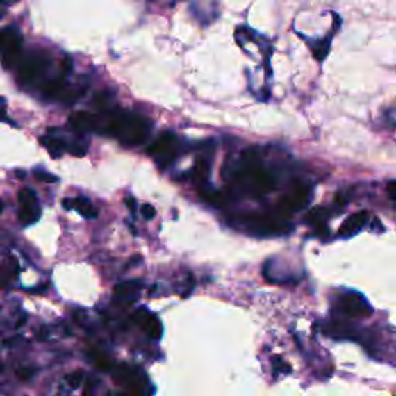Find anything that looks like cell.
I'll return each mask as SVG.
<instances>
[{"label": "cell", "instance_id": "obj_4", "mask_svg": "<svg viewBox=\"0 0 396 396\" xmlns=\"http://www.w3.org/2000/svg\"><path fill=\"white\" fill-rule=\"evenodd\" d=\"M181 152V141L174 132H165L147 147V154L152 156L156 165L166 169L176 160Z\"/></svg>", "mask_w": 396, "mask_h": 396}, {"label": "cell", "instance_id": "obj_19", "mask_svg": "<svg viewBox=\"0 0 396 396\" xmlns=\"http://www.w3.org/2000/svg\"><path fill=\"white\" fill-rule=\"evenodd\" d=\"M88 356H90V359L93 361V364L97 365V368H99V370H102V372H108L113 368V365H112L113 363L106 356V353L98 352V350H92L90 353H88Z\"/></svg>", "mask_w": 396, "mask_h": 396}, {"label": "cell", "instance_id": "obj_6", "mask_svg": "<svg viewBox=\"0 0 396 396\" xmlns=\"http://www.w3.org/2000/svg\"><path fill=\"white\" fill-rule=\"evenodd\" d=\"M115 381L126 388L132 396H142L147 388V379L140 368L131 365H119L115 370Z\"/></svg>", "mask_w": 396, "mask_h": 396}, {"label": "cell", "instance_id": "obj_10", "mask_svg": "<svg viewBox=\"0 0 396 396\" xmlns=\"http://www.w3.org/2000/svg\"><path fill=\"white\" fill-rule=\"evenodd\" d=\"M338 308L340 313L350 317H368L373 313L372 306L358 292H345L340 296L338 300Z\"/></svg>", "mask_w": 396, "mask_h": 396}, {"label": "cell", "instance_id": "obj_16", "mask_svg": "<svg viewBox=\"0 0 396 396\" xmlns=\"http://www.w3.org/2000/svg\"><path fill=\"white\" fill-rule=\"evenodd\" d=\"M209 174H211V163L208 158H200L192 167V179L195 181L206 183V180L209 179Z\"/></svg>", "mask_w": 396, "mask_h": 396}, {"label": "cell", "instance_id": "obj_23", "mask_svg": "<svg viewBox=\"0 0 396 396\" xmlns=\"http://www.w3.org/2000/svg\"><path fill=\"white\" fill-rule=\"evenodd\" d=\"M141 213H142V215H145V218H154L155 217V214H156V211H155V208L152 206V204H145V206L141 208Z\"/></svg>", "mask_w": 396, "mask_h": 396}, {"label": "cell", "instance_id": "obj_13", "mask_svg": "<svg viewBox=\"0 0 396 396\" xmlns=\"http://www.w3.org/2000/svg\"><path fill=\"white\" fill-rule=\"evenodd\" d=\"M63 206L65 209H74L83 215L84 218H97L98 211L93 206L90 200H87L84 197H76V198H65L63 200Z\"/></svg>", "mask_w": 396, "mask_h": 396}, {"label": "cell", "instance_id": "obj_3", "mask_svg": "<svg viewBox=\"0 0 396 396\" xmlns=\"http://www.w3.org/2000/svg\"><path fill=\"white\" fill-rule=\"evenodd\" d=\"M16 65L19 73L17 79L24 87L40 88L47 81L53 78L49 76L53 68V58L44 50H36L20 56Z\"/></svg>", "mask_w": 396, "mask_h": 396}, {"label": "cell", "instance_id": "obj_29", "mask_svg": "<svg viewBox=\"0 0 396 396\" xmlns=\"http://www.w3.org/2000/svg\"><path fill=\"white\" fill-rule=\"evenodd\" d=\"M5 6H6V3L3 2V0H0V17L3 16V13H5Z\"/></svg>", "mask_w": 396, "mask_h": 396}, {"label": "cell", "instance_id": "obj_1", "mask_svg": "<svg viewBox=\"0 0 396 396\" xmlns=\"http://www.w3.org/2000/svg\"><path fill=\"white\" fill-rule=\"evenodd\" d=\"M94 113V133L118 140L122 146L136 147L145 145L152 133L154 124L147 116L115 107L110 101L98 104Z\"/></svg>", "mask_w": 396, "mask_h": 396}, {"label": "cell", "instance_id": "obj_5", "mask_svg": "<svg viewBox=\"0 0 396 396\" xmlns=\"http://www.w3.org/2000/svg\"><path fill=\"white\" fill-rule=\"evenodd\" d=\"M22 34L16 26L0 30V58L5 67H15L19 58L22 56Z\"/></svg>", "mask_w": 396, "mask_h": 396}, {"label": "cell", "instance_id": "obj_2", "mask_svg": "<svg viewBox=\"0 0 396 396\" xmlns=\"http://www.w3.org/2000/svg\"><path fill=\"white\" fill-rule=\"evenodd\" d=\"M232 179L238 188L252 195L268 194L276 184L272 175L262 166L261 152L256 147L243 150L237 167L234 166Z\"/></svg>", "mask_w": 396, "mask_h": 396}, {"label": "cell", "instance_id": "obj_8", "mask_svg": "<svg viewBox=\"0 0 396 396\" xmlns=\"http://www.w3.org/2000/svg\"><path fill=\"white\" fill-rule=\"evenodd\" d=\"M19 203H20V209H19V220L24 226H28V224L36 223L42 211H40L39 206V200L36 194H34L33 189L25 188L19 192L17 195Z\"/></svg>", "mask_w": 396, "mask_h": 396}, {"label": "cell", "instance_id": "obj_32", "mask_svg": "<svg viewBox=\"0 0 396 396\" xmlns=\"http://www.w3.org/2000/svg\"><path fill=\"white\" fill-rule=\"evenodd\" d=\"M0 211H2V201H0Z\"/></svg>", "mask_w": 396, "mask_h": 396}, {"label": "cell", "instance_id": "obj_14", "mask_svg": "<svg viewBox=\"0 0 396 396\" xmlns=\"http://www.w3.org/2000/svg\"><path fill=\"white\" fill-rule=\"evenodd\" d=\"M368 220V213L367 211H361V213L353 214L347 218V220L343 223V226L339 229V236L340 237H350L353 234L364 226Z\"/></svg>", "mask_w": 396, "mask_h": 396}, {"label": "cell", "instance_id": "obj_22", "mask_svg": "<svg viewBox=\"0 0 396 396\" xmlns=\"http://www.w3.org/2000/svg\"><path fill=\"white\" fill-rule=\"evenodd\" d=\"M33 370L31 368H26V367H22V368H19L17 370V378H20L22 381H26V379H30L33 377Z\"/></svg>", "mask_w": 396, "mask_h": 396}, {"label": "cell", "instance_id": "obj_7", "mask_svg": "<svg viewBox=\"0 0 396 396\" xmlns=\"http://www.w3.org/2000/svg\"><path fill=\"white\" fill-rule=\"evenodd\" d=\"M310 200H311V190L306 188L305 184H296V186L291 189V192L288 195H285L281 203H279L277 211L282 217H288L290 214L296 213V211L305 208Z\"/></svg>", "mask_w": 396, "mask_h": 396}, {"label": "cell", "instance_id": "obj_26", "mask_svg": "<svg viewBox=\"0 0 396 396\" xmlns=\"http://www.w3.org/2000/svg\"><path fill=\"white\" fill-rule=\"evenodd\" d=\"M0 121H6V99L0 97Z\"/></svg>", "mask_w": 396, "mask_h": 396}, {"label": "cell", "instance_id": "obj_30", "mask_svg": "<svg viewBox=\"0 0 396 396\" xmlns=\"http://www.w3.org/2000/svg\"><path fill=\"white\" fill-rule=\"evenodd\" d=\"M3 2H5L6 5H8V3H13V2H15V0H3Z\"/></svg>", "mask_w": 396, "mask_h": 396}, {"label": "cell", "instance_id": "obj_18", "mask_svg": "<svg viewBox=\"0 0 396 396\" xmlns=\"http://www.w3.org/2000/svg\"><path fill=\"white\" fill-rule=\"evenodd\" d=\"M330 213L329 209L325 208H313L308 214H306V222H310L311 224H316V226H322V224L329 220Z\"/></svg>", "mask_w": 396, "mask_h": 396}, {"label": "cell", "instance_id": "obj_20", "mask_svg": "<svg viewBox=\"0 0 396 396\" xmlns=\"http://www.w3.org/2000/svg\"><path fill=\"white\" fill-rule=\"evenodd\" d=\"M34 176H36L39 181H45V183H56L58 181V176L45 172V170H42V169L34 170Z\"/></svg>", "mask_w": 396, "mask_h": 396}, {"label": "cell", "instance_id": "obj_11", "mask_svg": "<svg viewBox=\"0 0 396 396\" xmlns=\"http://www.w3.org/2000/svg\"><path fill=\"white\" fill-rule=\"evenodd\" d=\"M133 320L141 327L142 331H145L149 338H152L155 340L161 339L163 325L160 322V319L154 316L152 313H149L147 310L141 308L136 313H133Z\"/></svg>", "mask_w": 396, "mask_h": 396}, {"label": "cell", "instance_id": "obj_28", "mask_svg": "<svg viewBox=\"0 0 396 396\" xmlns=\"http://www.w3.org/2000/svg\"><path fill=\"white\" fill-rule=\"evenodd\" d=\"M6 282H8V279H6L5 272L0 271V288H3V286L6 285Z\"/></svg>", "mask_w": 396, "mask_h": 396}, {"label": "cell", "instance_id": "obj_27", "mask_svg": "<svg viewBox=\"0 0 396 396\" xmlns=\"http://www.w3.org/2000/svg\"><path fill=\"white\" fill-rule=\"evenodd\" d=\"M124 203L127 204V208H129V209H131V211H135V209H136V206H135V204H136L135 198H132V197H127V198H126V200H124Z\"/></svg>", "mask_w": 396, "mask_h": 396}, {"label": "cell", "instance_id": "obj_9", "mask_svg": "<svg viewBox=\"0 0 396 396\" xmlns=\"http://www.w3.org/2000/svg\"><path fill=\"white\" fill-rule=\"evenodd\" d=\"M245 223L251 231H256L257 234L262 236H271V234H283V232L290 231V224L282 223L277 218H272L271 215H247L245 217Z\"/></svg>", "mask_w": 396, "mask_h": 396}, {"label": "cell", "instance_id": "obj_21", "mask_svg": "<svg viewBox=\"0 0 396 396\" xmlns=\"http://www.w3.org/2000/svg\"><path fill=\"white\" fill-rule=\"evenodd\" d=\"M83 378H84V373L81 372V370H78V372H73V373L68 374L65 379L73 388H76V387H79L81 382H83Z\"/></svg>", "mask_w": 396, "mask_h": 396}, {"label": "cell", "instance_id": "obj_25", "mask_svg": "<svg viewBox=\"0 0 396 396\" xmlns=\"http://www.w3.org/2000/svg\"><path fill=\"white\" fill-rule=\"evenodd\" d=\"M272 363L277 364V365H274V367L279 368V370H281V372H290V367H286L288 364L283 363V361H282L281 358H274V359H272Z\"/></svg>", "mask_w": 396, "mask_h": 396}, {"label": "cell", "instance_id": "obj_15", "mask_svg": "<svg viewBox=\"0 0 396 396\" xmlns=\"http://www.w3.org/2000/svg\"><path fill=\"white\" fill-rule=\"evenodd\" d=\"M141 285L135 281L122 282L115 286V297L121 302H133L140 296Z\"/></svg>", "mask_w": 396, "mask_h": 396}, {"label": "cell", "instance_id": "obj_17", "mask_svg": "<svg viewBox=\"0 0 396 396\" xmlns=\"http://www.w3.org/2000/svg\"><path fill=\"white\" fill-rule=\"evenodd\" d=\"M200 195H201L203 200H206L208 203L214 204V206H224V204H226V195L220 192V190L203 188V189H200Z\"/></svg>", "mask_w": 396, "mask_h": 396}, {"label": "cell", "instance_id": "obj_31", "mask_svg": "<svg viewBox=\"0 0 396 396\" xmlns=\"http://www.w3.org/2000/svg\"><path fill=\"white\" fill-rule=\"evenodd\" d=\"M2 370H3V365H2V363H0V373H2Z\"/></svg>", "mask_w": 396, "mask_h": 396}, {"label": "cell", "instance_id": "obj_24", "mask_svg": "<svg viewBox=\"0 0 396 396\" xmlns=\"http://www.w3.org/2000/svg\"><path fill=\"white\" fill-rule=\"evenodd\" d=\"M395 188H396V181L395 180H392V181H388V184H387V192H388V197H390V200H392V203H395V200H396V197H395Z\"/></svg>", "mask_w": 396, "mask_h": 396}, {"label": "cell", "instance_id": "obj_12", "mask_svg": "<svg viewBox=\"0 0 396 396\" xmlns=\"http://www.w3.org/2000/svg\"><path fill=\"white\" fill-rule=\"evenodd\" d=\"M190 8H192L197 19L201 20L203 24L213 22L217 16L214 0H190Z\"/></svg>", "mask_w": 396, "mask_h": 396}]
</instances>
